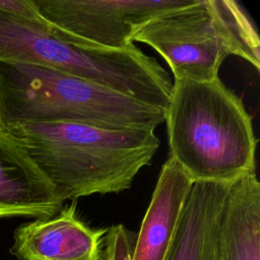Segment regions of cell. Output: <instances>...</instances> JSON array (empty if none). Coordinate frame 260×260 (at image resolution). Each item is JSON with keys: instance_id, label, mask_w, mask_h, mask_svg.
I'll use <instances>...</instances> for the list:
<instances>
[{"instance_id": "6da1fadb", "label": "cell", "mask_w": 260, "mask_h": 260, "mask_svg": "<svg viewBox=\"0 0 260 260\" xmlns=\"http://www.w3.org/2000/svg\"><path fill=\"white\" fill-rule=\"evenodd\" d=\"M6 129L63 199L129 189L159 147L153 129L112 130L76 123Z\"/></svg>"}, {"instance_id": "7a4b0ae2", "label": "cell", "mask_w": 260, "mask_h": 260, "mask_svg": "<svg viewBox=\"0 0 260 260\" xmlns=\"http://www.w3.org/2000/svg\"><path fill=\"white\" fill-rule=\"evenodd\" d=\"M164 122L169 157L192 183H230L255 171L258 140L253 118L219 77L174 81Z\"/></svg>"}, {"instance_id": "3957f363", "label": "cell", "mask_w": 260, "mask_h": 260, "mask_svg": "<svg viewBox=\"0 0 260 260\" xmlns=\"http://www.w3.org/2000/svg\"><path fill=\"white\" fill-rule=\"evenodd\" d=\"M165 110L61 71L0 61V126L76 123L112 130L153 129Z\"/></svg>"}, {"instance_id": "277c9868", "label": "cell", "mask_w": 260, "mask_h": 260, "mask_svg": "<svg viewBox=\"0 0 260 260\" xmlns=\"http://www.w3.org/2000/svg\"><path fill=\"white\" fill-rule=\"evenodd\" d=\"M131 42L156 51L174 81H210L229 56L260 69V40L246 10L233 0H191L157 14L134 30Z\"/></svg>"}, {"instance_id": "5b68a950", "label": "cell", "mask_w": 260, "mask_h": 260, "mask_svg": "<svg viewBox=\"0 0 260 260\" xmlns=\"http://www.w3.org/2000/svg\"><path fill=\"white\" fill-rule=\"evenodd\" d=\"M40 14L83 47L126 49L135 29L191 0H32Z\"/></svg>"}, {"instance_id": "8992f818", "label": "cell", "mask_w": 260, "mask_h": 260, "mask_svg": "<svg viewBox=\"0 0 260 260\" xmlns=\"http://www.w3.org/2000/svg\"><path fill=\"white\" fill-rule=\"evenodd\" d=\"M107 231L84 222L72 201L51 217L20 224L10 253L17 260H102Z\"/></svg>"}, {"instance_id": "52a82bcc", "label": "cell", "mask_w": 260, "mask_h": 260, "mask_svg": "<svg viewBox=\"0 0 260 260\" xmlns=\"http://www.w3.org/2000/svg\"><path fill=\"white\" fill-rule=\"evenodd\" d=\"M65 200L28 154L0 126V218H48Z\"/></svg>"}, {"instance_id": "ba28073f", "label": "cell", "mask_w": 260, "mask_h": 260, "mask_svg": "<svg viewBox=\"0 0 260 260\" xmlns=\"http://www.w3.org/2000/svg\"><path fill=\"white\" fill-rule=\"evenodd\" d=\"M230 184L192 183L165 260H219V213Z\"/></svg>"}, {"instance_id": "9c48e42d", "label": "cell", "mask_w": 260, "mask_h": 260, "mask_svg": "<svg viewBox=\"0 0 260 260\" xmlns=\"http://www.w3.org/2000/svg\"><path fill=\"white\" fill-rule=\"evenodd\" d=\"M191 185L180 165L169 157L136 234L131 260H165Z\"/></svg>"}, {"instance_id": "30bf717a", "label": "cell", "mask_w": 260, "mask_h": 260, "mask_svg": "<svg viewBox=\"0 0 260 260\" xmlns=\"http://www.w3.org/2000/svg\"><path fill=\"white\" fill-rule=\"evenodd\" d=\"M219 260H260V183L255 171L231 182L219 213Z\"/></svg>"}, {"instance_id": "8fae6325", "label": "cell", "mask_w": 260, "mask_h": 260, "mask_svg": "<svg viewBox=\"0 0 260 260\" xmlns=\"http://www.w3.org/2000/svg\"><path fill=\"white\" fill-rule=\"evenodd\" d=\"M135 237V233L121 223L108 228L102 260H131Z\"/></svg>"}, {"instance_id": "7c38bea8", "label": "cell", "mask_w": 260, "mask_h": 260, "mask_svg": "<svg viewBox=\"0 0 260 260\" xmlns=\"http://www.w3.org/2000/svg\"><path fill=\"white\" fill-rule=\"evenodd\" d=\"M0 11L30 21L46 20L38 11L32 0H0Z\"/></svg>"}]
</instances>
